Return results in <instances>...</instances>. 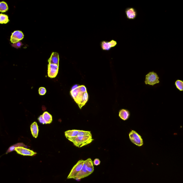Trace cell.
I'll return each mask as SVG.
<instances>
[{"mask_svg":"<svg viewBox=\"0 0 183 183\" xmlns=\"http://www.w3.org/2000/svg\"><path fill=\"white\" fill-rule=\"evenodd\" d=\"M9 20L8 15L1 14L0 15V23L1 24H7L9 22Z\"/></svg>","mask_w":183,"mask_h":183,"instance_id":"cell-18","label":"cell"},{"mask_svg":"<svg viewBox=\"0 0 183 183\" xmlns=\"http://www.w3.org/2000/svg\"><path fill=\"white\" fill-rule=\"evenodd\" d=\"M86 167L87 170L91 174L94 171V166L93 162L91 159H88L85 160Z\"/></svg>","mask_w":183,"mask_h":183,"instance_id":"cell-14","label":"cell"},{"mask_svg":"<svg viewBox=\"0 0 183 183\" xmlns=\"http://www.w3.org/2000/svg\"><path fill=\"white\" fill-rule=\"evenodd\" d=\"M117 44V42L112 40L110 42L102 41L101 43V46L102 50L109 51L112 48L116 46Z\"/></svg>","mask_w":183,"mask_h":183,"instance_id":"cell-9","label":"cell"},{"mask_svg":"<svg viewBox=\"0 0 183 183\" xmlns=\"http://www.w3.org/2000/svg\"><path fill=\"white\" fill-rule=\"evenodd\" d=\"M59 56L57 52L52 53L50 58L48 60L49 64H53L59 65Z\"/></svg>","mask_w":183,"mask_h":183,"instance_id":"cell-12","label":"cell"},{"mask_svg":"<svg viewBox=\"0 0 183 183\" xmlns=\"http://www.w3.org/2000/svg\"><path fill=\"white\" fill-rule=\"evenodd\" d=\"M119 115L121 119L123 120H126L129 117L130 114L127 110L122 109L119 111Z\"/></svg>","mask_w":183,"mask_h":183,"instance_id":"cell-15","label":"cell"},{"mask_svg":"<svg viewBox=\"0 0 183 183\" xmlns=\"http://www.w3.org/2000/svg\"><path fill=\"white\" fill-rule=\"evenodd\" d=\"M24 37V35L21 31H15L11 36L10 41L13 44H15L23 40Z\"/></svg>","mask_w":183,"mask_h":183,"instance_id":"cell-8","label":"cell"},{"mask_svg":"<svg viewBox=\"0 0 183 183\" xmlns=\"http://www.w3.org/2000/svg\"><path fill=\"white\" fill-rule=\"evenodd\" d=\"M59 66L57 64H49L48 67V75L49 78H55L58 74Z\"/></svg>","mask_w":183,"mask_h":183,"instance_id":"cell-7","label":"cell"},{"mask_svg":"<svg viewBox=\"0 0 183 183\" xmlns=\"http://www.w3.org/2000/svg\"><path fill=\"white\" fill-rule=\"evenodd\" d=\"M71 142L73 143L76 147H80L85 146L91 143L94 140L92 139V135L89 136H80L75 137H68L67 138Z\"/></svg>","mask_w":183,"mask_h":183,"instance_id":"cell-2","label":"cell"},{"mask_svg":"<svg viewBox=\"0 0 183 183\" xmlns=\"http://www.w3.org/2000/svg\"><path fill=\"white\" fill-rule=\"evenodd\" d=\"M31 130L33 136L35 138L38 137L39 129L38 125L36 122H34L31 125Z\"/></svg>","mask_w":183,"mask_h":183,"instance_id":"cell-13","label":"cell"},{"mask_svg":"<svg viewBox=\"0 0 183 183\" xmlns=\"http://www.w3.org/2000/svg\"><path fill=\"white\" fill-rule=\"evenodd\" d=\"M15 151L18 154L23 156H34L37 154V153L32 150L25 148L24 147L20 146L16 147Z\"/></svg>","mask_w":183,"mask_h":183,"instance_id":"cell-6","label":"cell"},{"mask_svg":"<svg viewBox=\"0 0 183 183\" xmlns=\"http://www.w3.org/2000/svg\"><path fill=\"white\" fill-rule=\"evenodd\" d=\"M91 174V173H89L87 171V170L86 167V164H85V162L82 168L80 173H78V175H77V176H76L74 179L76 180H80L83 179V178L86 177H87L89 176Z\"/></svg>","mask_w":183,"mask_h":183,"instance_id":"cell-10","label":"cell"},{"mask_svg":"<svg viewBox=\"0 0 183 183\" xmlns=\"http://www.w3.org/2000/svg\"><path fill=\"white\" fill-rule=\"evenodd\" d=\"M91 135H92V134L90 131H82V130H79L77 136H89Z\"/></svg>","mask_w":183,"mask_h":183,"instance_id":"cell-22","label":"cell"},{"mask_svg":"<svg viewBox=\"0 0 183 183\" xmlns=\"http://www.w3.org/2000/svg\"><path fill=\"white\" fill-rule=\"evenodd\" d=\"M38 120L40 123L42 124H46V122L43 119L42 115H41L38 118Z\"/></svg>","mask_w":183,"mask_h":183,"instance_id":"cell-24","label":"cell"},{"mask_svg":"<svg viewBox=\"0 0 183 183\" xmlns=\"http://www.w3.org/2000/svg\"><path fill=\"white\" fill-rule=\"evenodd\" d=\"M127 18L129 19H134L137 16V13L135 9L132 8H128L125 11Z\"/></svg>","mask_w":183,"mask_h":183,"instance_id":"cell-11","label":"cell"},{"mask_svg":"<svg viewBox=\"0 0 183 183\" xmlns=\"http://www.w3.org/2000/svg\"><path fill=\"white\" fill-rule=\"evenodd\" d=\"M70 93L74 101L81 109L88 100V95L86 87L84 85H74Z\"/></svg>","mask_w":183,"mask_h":183,"instance_id":"cell-1","label":"cell"},{"mask_svg":"<svg viewBox=\"0 0 183 183\" xmlns=\"http://www.w3.org/2000/svg\"><path fill=\"white\" fill-rule=\"evenodd\" d=\"M79 130H68L65 132L64 134L66 138L68 137H75L77 136Z\"/></svg>","mask_w":183,"mask_h":183,"instance_id":"cell-16","label":"cell"},{"mask_svg":"<svg viewBox=\"0 0 183 183\" xmlns=\"http://www.w3.org/2000/svg\"><path fill=\"white\" fill-rule=\"evenodd\" d=\"M159 77L156 73L150 72L146 76L145 83L146 85L153 86L159 82Z\"/></svg>","mask_w":183,"mask_h":183,"instance_id":"cell-4","label":"cell"},{"mask_svg":"<svg viewBox=\"0 0 183 183\" xmlns=\"http://www.w3.org/2000/svg\"><path fill=\"white\" fill-rule=\"evenodd\" d=\"M175 85L180 91H183V81L182 80H177L175 82Z\"/></svg>","mask_w":183,"mask_h":183,"instance_id":"cell-21","label":"cell"},{"mask_svg":"<svg viewBox=\"0 0 183 183\" xmlns=\"http://www.w3.org/2000/svg\"><path fill=\"white\" fill-rule=\"evenodd\" d=\"M43 119L46 122V124H50L52 121V115L47 112H45L42 115Z\"/></svg>","mask_w":183,"mask_h":183,"instance_id":"cell-17","label":"cell"},{"mask_svg":"<svg viewBox=\"0 0 183 183\" xmlns=\"http://www.w3.org/2000/svg\"><path fill=\"white\" fill-rule=\"evenodd\" d=\"M20 146L24 147L25 146V145L23 143H18L15 144V145H14L13 146H10L8 148V149L7 150L6 153H7H7H8L10 152H12L14 151V150H15V148H16V147Z\"/></svg>","mask_w":183,"mask_h":183,"instance_id":"cell-20","label":"cell"},{"mask_svg":"<svg viewBox=\"0 0 183 183\" xmlns=\"http://www.w3.org/2000/svg\"><path fill=\"white\" fill-rule=\"evenodd\" d=\"M39 94L40 95L43 96L45 95L46 93V89L45 88L43 87H41L39 89Z\"/></svg>","mask_w":183,"mask_h":183,"instance_id":"cell-23","label":"cell"},{"mask_svg":"<svg viewBox=\"0 0 183 183\" xmlns=\"http://www.w3.org/2000/svg\"><path fill=\"white\" fill-rule=\"evenodd\" d=\"M8 9V7L7 3L4 1H1L0 3V12L1 13H4L7 12Z\"/></svg>","mask_w":183,"mask_h":183,"instance_id":"cell-19","label":"cell"},{"mask_svg":"<svg viewBox=\"0 0 183 183\" xmlns=\"http://www.w3.org/2000/svg\"><path fill=\"white\" fill-rule=\"evenodd\" d=\"M101 163V161L99 159H94V160L93 162V164L95 166H98L100 165Z\"/></svg>","mask_w":183,"mask_h":183,"instance_id":"cell-25","label":"cell"},{"mask_svg":"<svg viewBox=\"0 0 183 183\" xmlns=\"http://www.w3.org/2000/svg\"><path fill=\"white\" fill-rule=\"evenodd\" d=\"M129 138L131 142L137 146H141L143 145V141L141 137L136 131L132 130L130 132Z\"/></svg>","mask_w":183,"mask_h":183,"instance_id":"cell-5","label":"cell"},{"mask_svg":"<svg viewBox=\"0 0 183 183\" xmlns=\"http://www.w3.org/2000/svg\"><path fill=\"white\" fill-rule=\"evenodd\" d=\"M85 161L79 160L77 163L74 166L68 176L67 179H75L76 176L81 170L84 164Z\"/></svg>","mask_w":183,"mask_h":183,"instance_id":"cell-3","label":"cell"}]
</instances>
